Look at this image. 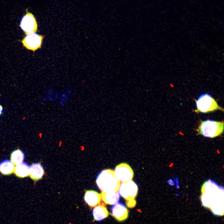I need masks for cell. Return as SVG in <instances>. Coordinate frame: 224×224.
I'll list each match as a JSON object with an SVG mask.
<instances>
[{
  "label": "cell",
  "mask_w": 224,
  "mask_h": 224,
  "mask_svg": "<svg viewBox=\"0 0 224 224\" xmlns=\"http://www.w3.org/2000/svg\"><path fill=\"white\" fill-rule=\"evenodd\" d=\"M114 174L116 178L123 182L131 180L134 175L130 166L124 163H121L116 167Z\"/></svg>",
  "instance_id": "obj_7"
},
{
  "label": "cell",
  "mask_w": 224,
  "mask_h": 224,
  "mask_svg": "<svg viewBox=\"0 0 224 224\" xmlns=\"http://www.w3.org/2000/svg\"><path fill=\"white\" fill-rule=\"evenodd\" d=\"M44 36L32 32L28 34L21 41L26 48L35 52L40 48Z\"/></svg>",
  "instance_id": "obj_6"
},
{
  "label": "cell",
  "mask_w": 224,
  "mask_h": 224,
  "mask_svg": "<svg viewBox=\"0 0 224 224\" xmlns=\"http://www.w3.org/2000/svg\"><path fill=\"white\" fill-rule=\"evenodd\" d=\"M44 174V169L40 163H34L30 166L29 176L33 180L36 181L42 179Z\"/></svg>",
  "instance_id": "obj_10"
},
{
  "label": "cell",
  "mask_w": 224,
  "mask_h": 224,
  "mask_svg": "<svg viewBox=\"0 0 224 224\" xmlns=\"http://www.w3.org/2000/svg\"><path fill=\"white\" fill-rule=\"evenodd\" d=\"M96 182L99 189L104 192L118 191L120 184L114 170L109 169L102 170L97 177Z\"/></svg>",
  "instance_id": "obj_1"
},
{
  "label": "cell",
  "mask_w": 224,
  "mask_h": 224,
  "mask_svg": "<svg viewBox=\"0 0 224 224\" xmlns=\"http://www.w3.org/2000/svg\"><path fill=\"white\" fill-rule=\"evenodd\" d=\"M30 169L29 165L26 163L23 162L17 165L14 167V172L18 177L24 178L29 175Z\"/></svg>",
  "instance_id": "obj_13"
},
{
  "label": "cell",
  "mask_w": 224,
  "mask_h": 224,
  "mask_svg": "<svg viewBox=\"0 0 224 224\" xmlns=\"http://www.w3.org/2000/svg\"><path fill=\"white\" fill-rule=\"evenodd\" d=\"M111 212L112 216L118 221L122 222L128 217V211L123 203H118L112 207Z\"/></svg>",
  "instance_id": "obj_8"
},
{
  "label": "cell",
  "mask_w": 224,
  "mask_h": 224,
  "mask_svg": "<svg viewBox=\"0 0 224 224\" xmlns=\"http://www.w3.org/2000/svg\"><path fill=\"white\" fill-rule=\"evenodd\" d=\"M3 108L2 105H0V115H1L3 113Z\"/></svg>",
  "instance_id": "obj_16"
},
{
  "label": "cell",
  "mask_w": 224,
  "mask_h": 224,
  "mask_svg": "<svg viewBox=\"0 0 224 224\" xmlns=\"http://www.w3.org/2000/svg\"><path fill=\"white\" fill-rule=\"evenodd\" d=\"M101 196L103 201L107 204H114L119 201L120 195L117 191L102 192Z\"/></svg>",
  "instance_id": "obj_11"
},
{
  "label": "cell",
  "mask_w": 224,
  "mask_h": 224,
  "mask_svg": "<svg viewBox=\"0 0 224 224\" xmlns=\"http://www.w3.org/2000/svg\"><path fill=\"white\" fill-rule=\"evenodd\" d=\"M197 109L194 110L196 113H207L217 110L223 111V109L220 107L215 100L209 94L201 95L196 100Z\"/></svg>",
  "instance_id": "obj_4"
},
{
  "label": "cell",
  "mask_w": 224,
  "mask_h": 224,
  "mask_svg": "<svg viewBox=\"0 0 224 224\" xmlns=\"http://www.w3.org/2000/svg\"><path fill=\"white\" fill-rule=\"evenodd\" d=\"M24 154L22 150L17 149L13 151L11 155V160L14 165H17L23 162Z\"/></svg>",
  "instance_id": "obj_15"
},
{
  "label": "cell",
  "mask_w": 224,
  "mask_h": 224,
  "mask_svg": "<svg viewBox=\"0 0 224 224\" xmlns=\"http://www.w3.org/2000/svg\"><path fill=\"white\" fill-rule=\"evenodd\" d=\"M120 195L126 200L127 205L129 208L134 207L136 204L135 199L138 192L137 184L132 180L120 184L119 188Z\"/></svg>",
  "instance_id": "obj_3"
},
{
  "label": "cell",
  "mask_w": 224,
  "mask_h": 224,
  "mask_svg": "<svg viewBox=\"0 0 224 224\" xmlns=\"http://www.w3.org/2000/svg\"><path fill=\"white\" fill-rule=\"evenodd\" d=\"M14 167L11 161L8 160H4L0 163V172L3 175H10L14 171Z\"/></svg>",
  "instance_id": "obj_14"
},
{
  "label": "cell",
  "mask_w": 224,
  "mask_h": 224,
  "mask_svg": "<svg viewBox=\"0 0 224 224\" xmlns=\"http://www.w3.org/2000/svg\"><path fill=\"white\" fill-rule=\"evenodd\" d=\"M224 122L210 120L201 121L196 129L197 134L207 138H214L223 132Z\"/></svg>",
  "instance_id": "obj_2"
},
{
  "label": "cell",
  "mask_w": 224,
  "mask_h": 224,
  "mask_svg": "<svg viewBox=\"0 0 224 224\" xmlns=\"http://www.w3.org/2000/svg\"><path fill=\"white\" fill-rule=\"evenodd\" d=\"M84 199L86 203L90 207H95L101 201V195L97 192L92 190H87L85 193Z\"/></svg>",
  "instance_id": "obj_9"
},
{
  "label": "cell",
  "mask_w": 224,
  "mask_h": 224,
  "mask_svg": "<svg viewBox=\"0 0 224 224\" xmlns=\"http://www.w3.org/2000/svg\"><path fill=\"white\" fill-rule=\"evenodd\" d=\"M26 13L22 17L20 23V26L26 35L37 32L38 25L34 15L29 12L28 9L26 10Z\"/></svg>",
  "instance_id": "obj_5"
},
{
  "label": "cell",
  "mask_w": 224,
  "mask_h": 224,
  "mask_svg": "<svg viewBox=\"0 0 224 224\" xmlns=\"http://www.w3.org/2000/svg\"><path fill=\"white\" fill-rule=\"evenodd\" d=\"M109 214L106 207L102 205H99L96 206L92 210V215L94 221H102L107 217Z\"/></svg>",
  "instance_id": "obj_12"
}]
</instances>
